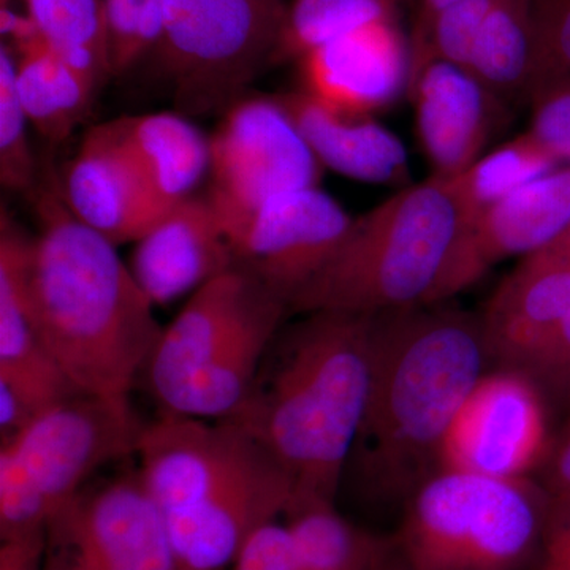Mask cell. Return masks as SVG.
<instances>
[{"mask_svg": "<svg viewBox=\"0 0 570 570\" xmlns=\"http://www.w3.org/2000/svg\"><path fill=\"white\" fill-rule=\"evenodd\" d=\"M489 367L479 314L448 302L373 316L370 390L346 471L366 499L404 508L438 471L445 434Z\"/></svg>", "mask_w": 570, "mask_h": 570, "instance_id": "6da1fadb", "label": "cell"}, {"mask_svg": "<svg viewBox=\"0 0 570 570\" xmlns=\"http://www.w3.org/2000/svg\"><path fill=\"white\" fill-rule=\"evenodd\" d=\"M268 347L253 387L223 422L245 431L294 483V499L336 502L371 379L373 316L299 314Z\"/></svg>", "mask_w": 570, "mask_h": 570, "instance_id": "7a4b0ae2", "label": "cell"}, {"mask_svg": "<svg viewBox=\"0 0 570 570\" xmlns=\"http://www.w3.org/2000/svg\"><path fill=\"white\" fill-rule=\"evenodd\" d=\"M29 296L37 328L56 365L82 393L130 397L163 326L107 238L81 224L59 189L37 197Z\"/></svg>", "mask_w": 570, "mask_h": 570, "instance_id": "3957f363", "label": "cell"}, {"mask_svg": "<svg viewBox=\"0 0 570 570\" xmlns=\"http://www.w3.org/2000/svg\"><path fill=\"white\" fill-rule=\"evenodd\" d=\"M135 456L178 570L232 566L250 534L284 517L294 499L284 469L232 423L160 412L146 422Z\"/></svg>", "mask_w": 570, "mask_h": 570, "instance_id": "277c9868", "label": "cell"}, {"mask_svg": "<svg viewBox=\"0 0 570 570\" xmlns=\"http://www.w3.org/2000/svg\"><path fill=\"white\" fill-rule=\"evenodd\" d=\"M471 214L452 179L431 176L355 217L328 265L292 299L295 314L377 316L436 305Z\"/></svg>", "mask_w": 570, "mask_h": 570, "instance_id": "5b68a950", "label": "cell"}, {"mask_svg": "<svg viewBox=\"0 0 570 570\" xmlns=\"http://www.w3.org/2000/svg\"><path fill=\"white\" fill-rule=\"evenodd\" d=\"M287 313L281 296L242 268L202 285L163 328L142 373L160 412L230 417Z\"/></svg>", "mask_w": 570, "mask_h": 570, "instance_id": "8992f818", "label": "cell"}, {"mask_svg": "<svg viewBox=\"0 0 570 570\" xmlns=\"http://www.w3.org/2000/svg\"><path fill=\"white\" fill-rule=\"evenodd\" d=\"M549 501L535 479L441 469L404 504L395 550L411 570H527Z\"/></svg>", "mask_w": 570, "mask_h": 570, "instance_id": "52a82bcc", "label": "cell"}, {"mask_svg": "<svg viewBox=\"0 0 570 570\" xmlns=\"http://www.w3.org/2000/svg\"><path fill=\"white\" fill-rule=\"evenodd\" d=\"M284 0H164L151 51L186 111L224 112L273 66Z\"/></svg>", "mask_w": 570, "mask_h": 570, "instance_id": "ba28073f", "label": "cell"}, {"mask_svg": "<svg viewBox=\"0 0 570 570\" xmlns=\"http://www.w3.org/2000/svg\"><path fill=\"white\" fill-rule=\"evenodd\" d=\"M322 167L276 96H243L209 135V198L227 236L277 195L316 187Z\"/></svg>", "mask_w": 570, "mask_h": 570, "instance_id": "9c48e42d", "label": "cell"}, {"mask_svg": "<svg viewBox=\"0 0 570 570\" xmlns=\"http://www.w3.org/2000/svg\"><path fill=\"white\" fill-rule=\"evenodd\" d=\"M549 393L515 367L487 370L450 425L438 471L534 479L553 449Z\"/></svg>", "mask_w": 570, "mask_h": 570, "instance_id": "30bf717a", "label": "cell"}, {"mask_svg": "<svg viewBox=\"0 0 570 570\" xmlns=\"http://www.w3.org/2000/svg\"><path fill=\"white\" fill-rule=\"evenodd\" d=\"M145 426L130 397L77 392L45 407L0 448L17 455L55 517L99 469L135 456Z\"/></svg>", "mask_w": 570, "mask_h": 570, "instance_id": "8fae6325", "label": "cell"}, {"mask_svg": "<svg viewBox=\"0 0 570 570\" xmlns=\"http://www.w3.org/2000/svg\"><path fill=\"white\" fill-rule=\"evenodd\" d=\"M48 546L80 570H178L167 524L138 468L86 485L52 517Z\"/></svg>", "mask_w": 570, "mask_h": 570, "instance_id": "7c38bea8", "label": "cell"}, {"mask_svg": "<svg viewBox=\"0 0 570 570\" xmlns=\"http://www.w3.org/2000/svg\"><path fill=\"white\" fill-rule=\"evenodd\" d=\"M354 219L318 186L277 195L228 235L235 268L291 306L335 257Z\"/></svg>", "mask_w": 570, "mask_h": 570, "instance_id": "4fadbf2b", "label": "cell"}, {"mask_svg": "<svg viewBox=\"0 0 570 570\" xmlns=\"http://www.w3.org/2000/svg\"><path fill=\"white\" fill-rule=\"evenodd\" d=\"M411 47L455 63L502 100H528L542 80L530 0H456L422 26Z\"/></svg>", "mask_w": 570, "mask_h": 570, "instance_id": "5bb4252c", "label": "cell"}, {"mask_svg": "<svg viewBox=\"0 0 570 570\" xmlns=\"http://www.w3.org/2000/svg\"><path fill=\"white\" fill-rule=\"evenodd\" d=\"M409 97L433 175L453 179L487 153L504 124L505 100L455 63L411 47Z\"/></svg>", "mask_w": 570, "mask_h": 570, "instance_id": "9a60e30c", "label": "cell"}, {"mask_svg": "<svg viewBox=\"0 0 570 570\" xmlns=\"http://www.w3.org/2000/svg\"><path fill=\"white\" fill-rule=\"evenodd\" d=\"M569 225L570 167H560L469 219L438 303L463 294L501 262L523 258L551 245Z\"/></svg>", "mask_w": 570, "mask_h": 570, "instance_id": "2e32d148", "label": "cell"}, {"mask_svg": "<svg viewBox=\"0 0 570 570\" xmlns=\"http://www.w3.org/2000/svg\"><path fill=\"white\" fill-rule=\"evenodd\" d=\"M295 63L302 91L336 110L374 116L407 91L411 40L392 18L326 41Z\"/></svg>", "mask_w": 570, "mask_h": 570, "instance_id": "e0dca14e", "label": "cell"}, {"mask_svg": "<svg viewBox=\"0 0 570 570\" xmlns=\"http://www.w3.org/2000/svg\"><path fill=\"white\" fill-rule=\"evenodd\" d=\"M570 311V255L557 245L521 258L479 314L494 366L530 373Z\"/></svg>", "mask_w": 570, "mask_h": 570, "instance_id": "ac0fdd59", "label": "cell"}, {"mask_svg": "<svg viewBox=\"0 0 570 570\" xmlns=\"http://www.w3.org/2000/svg\"><path fill=\"white\" fill-rule=\"evenodd\" d=\"M129 268L154 306H164L235 268L223 220L205 195L167 209L134 243Z\"/></svg>", "mask_w": 570, "mask_h": 570, "instance_id": "d6986e66", "label": "cell"}, {"mask_svg": "<svg viewBox=\"0 0 570 570\" xmlns=\"http://www.w3.org/2000/svg\"><path fill=\"white\" fill-rule=\"evenodd\" d=\"M58 189L69 212L115 246L137 242L168 209L154 197L107 122L82 137Z\"/></svg>", "mask_w": 570, "mask_h": 570, "instance_id": "ffe728a7", "label": "cell"}, {"mask_svg": "<svg viewBox=\"0 0 570 570\" xmlns=\"http://www.w3.org/2000/svg\"><path fill=\"white\" fill-rule=\"evenodd\" d=\"M33 236L0 217V382L45 407L80 392L63 376L41 340L29 296Z\"/></svg>", "mask_w": 570, "mask_h": 570, "instance_id": "44dd1931", "label": "cell"}, {"mask_svg": "<svg viewBox=\"0 0 570 570\" xmlns=\"http://www.w3.org/2000/svg\"><path fill=\"white\" fill-rule=\"evenodd\" d=\"M276 99L322 167L362 183L406 181V148L374 116L336 110L302 89L279 94Z\"/></svg>", "mask_w": 570, "mask_h": 570, "instance_id": "7402d4cb", "label": "cell"}, {"mask_svg": "<svg viewBox=\"0 0 570 570\" xmlns=\"http://www.w3.org/2000/svg\"><path fill=\"white\" fill-rule=\"evenodd\" d=\"M107 126L165 208L195 195L209 174V137L181 115L126 116Z\"/></svg>", "mask_w": 570, "mask_h": 570, "instance_id": "603a6c76", "label": "cell"}, {"mask_svg": "<svg viewBox=\"0 0 570 570\" xmlns=\"http://www.w3.org/2000/svg\"><path fill=\"white\" fill-rule=\"evenodd\" d=\"M10 36L17 48L14 85L29 122L47 140H66L91 111L99 82L56 56L28 17Z\"/></svg>", "mask_w": 570, "mask_h": 570, "instance_id": "cb8c5ba5", "label": "cell"}, {"mask_svg": "<svg viewBox=\"0 0 570 570\" xmlns=\"http://www.w3.org/2000/svg\"><path fill=\"white\" fill-rule=\"evenodd\" d=\"M284 519L299 570H374L393 547L355 527L325 499H295Z\"/></svg>", "mask_w": 570, "mask_h": 570, "instance_id": "d4e9b609", "label": "cell"}, {"mask_svg": "<svg viewBox=\"0 0 570 570\" xmlns=\"http://www.w3.org/2000/svg\"><path fill=\"white\" fill-rule=\"evenodd\" d=\"M26 17L56 56L102 85L111 77L104 0H24Z\"/></svg>", "mask_w": 570, "mask_h": 570, "instance_id": "484cf974", "label": "cell"}, {"mask_svg": "<svg viewBox=\"0 0 570 570\" xmlns=\"http://www.w3.org/2000/svg\"><path fill=\"white\" fill-rule=\"evenodd\" d=\"M406 0H292L285 9L273 66L296 62L326 41L397 18Z\"/></svg>", "mask_w": 570, "mask_h": 570, "instance_id": "4316f807", "label": "cell"}, {"mask_svg": "<svg viewBox=\"0 0 570 570\" xmlns=\"http://www.w3.org/2000/svg\"><path fill=\"white\" fill-rule=\"evenodd\" d=\"M560 165L530 132H524L483 154L452 181L474 217Z\"/></svg>", "mask_w": 570, "mask_h": 570, "instance_id": "83f0119b", "label": "cell"}, {"mask_svg": "<svg viewBox=\"0 0 570 570\" xmlns=\"http://www.w3.org/2000/svg\"><path fill=\"white\" fill-rule=\"evenodd\" d=\"M28 116L14 85V55L0 48V181L6 189L26 193L36 187L37 160L29 140Z\"/></svg>", "mask_w": 570, "mask_h": 570, "instance_id": "f1b7e54d", "label": "cell"}, {"mask_svg": "<svg viewBox=\"0 0 570 570\" xmlns=\"http://www.w3.org/2000/svg\"><path fill=\"white\" fill-rule=\"evenodd\" d=\"M111 77L132 69L154 50L163 29L164 0H104Z\"/></svg>", "mask_w": 570, "mask_h": 570, "instance_id": "f546056e", "label": "cell"}, {"mask_svg": "<svg viewBox=\"0 0 570 570\" xmlns=\"http://www.w3.org/2000/svg\"><path fill=\"white\" fill-rule=\"evenodd\" d=\"M51 510L20 460L0 448V542L47 535Z\"/></svg>", "mask_w": 570, "mask_h": 570, "instance_id": "4dcf8cb0", "label": "cell"}, {"mask_svg": "<svg viewBox=\"0 0 570 570\" xmlns=\"http://www.w3.org/2000/svg\"><path fill=\"white\" fill-rule=\"evenodd\" d=\"M532 135L558 160L570 167V75L543 78L530 99Z\"/></svg>", "mask_w": 570, "mask_h": 570, "instance_id": "1f68e13d", "label": "cell"}, {"mask_svg": "<svg viewBox=\"0 0 570 570\" xmlns=\"http://www.w3.org/2000/svg\"><path fill=\"white\" fill-rule=\"evenodd\" d=\"M530 3L538 32L542 80L553 75H570V0H530Z\"/></svg>", "mask_w": 570, "mask_h": 570, "instance_id": "d6a6232c", "label": "cell"}, {"mask_svg": "<svg viewBox=\"0 0 570 570\" xmlns=\"http://www.w3.org/2000/svg\"><path fill=\"white\" fill-rule=\"evenodd\" d=\"M232 570H299L287 524L269 521L243 543Z\"/></svg>", "mask_w": 570, "mask_h": 570, "instance_id": "836d02e7", "label": "cell"}, {"mask_svg": "<svg viewBox=\"0 0 570 570\" xmlns=\"http://www.w3.org/2000/svg\"><path fill=\"white\" fill-rule=\"evenodd\" d=\"M527 570H570V493H550L538 553Z\"/></svg>", "mask_w": 570, "mask_h": 570, "instance_id": "e575fe53", "label": "cell"}, {"mask_svg": "<svg viewBox=\"0 0 570 570\" xmlns=\"http://www.w3.org/2000/svg\"><path fill=\"white\" fill-rule=\"evenodd\" d=\"M547 393L570 397V311L530 373Z\"/></svg>", "mask_w": 570, "mask_h": 570, "instance_id": "d590c367", "label": "cell"}, {"mask_svg": "<svg viewBox=\"0 0 570 570\" xmlns=\"http://www.w3.org/2000/svg\"><path fill=\"white\" fill-rule=\"evenodd\" d=\"M48 534L36 538L2 540L0 570H45Z\"/></svg>", "mask_w": 570, "mask_h": 570, "instance_id": "8d00e7d4", "label": "cell"}, {"mask_svg": "<svg viewBox=\"0 0 570 570\" xmlns=\"http://www.w3.org/2000/svg\"><path fill=\"white\" fill-rule=\"evenodd\" d=\"M569 414L560 433L554 436L553 449L542 474V485L550 493H570V397Z\"/></svg>", "mask_w": 570, "mask_h": 570, "instance_id": "74e56055", "label": "cell"}, {"mask_svg": "<svg viewBox=\"0 0 570 570\" xmlns=\"http://www.w3.org/2000/svg\"><path fill=\"white\" fill-rule=\"evenodd\" d=\"M453 2H456V0H417V18H415L414 26L425 24L438 11L445 9Z\"/></svg>", "mask_w": 570, "mask_h": 570, "instance_id": "f35d334b", "label": "cell"}, {"mask_svg": "<svg viewBox=\"0 0 570 570\" xmlns=\"http://www.w3.org/2000/svg\"><path fill=\"white\" fill-rule=\"evenodd\" d=\"M45 570H80L63 551L48 546Z\"/></svg>", "mask_w": 570, "mask_h": 570, "instance_id": "ab89813d", "label": "cell"}, {"mask_svg": "<svg viewBox=\"0 0 570 570\" xmlns=\"http://www.w3.org/2000/svg\"><path fill=\"white\" fill-rule=\"evenodd\" d=\"M392 550H393V547H392ZM392 550H390L389 553L385 554L384 560L379 562L377 568L374 569V570H411V569L407 568L406 564H404L403 560H401L400 554H397V562H396V564H393V566L389 564L390 557H392Z\"/></svg>", "mask_w": 570, "mask_h": 570, "instance_id": "60d3db41", "label": "cell"}, {"mask_svg": "<svg viewBox=\"0 0 570 570\" xmlns=\"http://www.w3.org/2000/svg\"><path fill=\"white\" fill-rule=\"evenodd\" d=\"M553 245H557L560 249L564 250L566 254L570 255V225L568 230H566L560 238L554 239Z\"/></svg>", "mask_w": 570, "mask_h": 570, "instance_id": "b9f144b4", "label": "cell"}, {"mask_svg": "<svg viewBox=\"0 0 570 570\" xmlns=\"http://www.w3.org/2000/svg\"><path fill=\"white\" fill-rule=\"evenodd\" d=\"M10 0H2V7L6 6V3H9Z\"/></svg>", "mask_w": 570, "mask_h": 570, "instance_id": "7bdbcfd3", "label": "cell"}]
</instances>
